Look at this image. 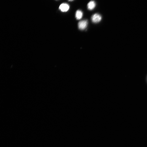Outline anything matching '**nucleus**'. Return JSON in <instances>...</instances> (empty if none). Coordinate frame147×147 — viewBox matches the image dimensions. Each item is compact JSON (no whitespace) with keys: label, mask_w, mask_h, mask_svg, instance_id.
<instances>
[{"label":"nucleus","mask_w":147,"mask_h":147,"mask_svg":"<svg viewBox=\"0 0 147 147\" xmlns=\"http://www.w3.org/2000/svg\"><path fill=\"white\" fill-rule=\"evenodd\" d=\"M96 6L95 2L94 1H91L88 4L87 7L89 10H92L95 8Z\"/></svg>","instance_id":"4"},{"label":"nucleus","mask_w":147,"mask_h":147,"mask_svg":"<svg viewBox=\"0 0 147 147\" xmlns=\"http://www.w3.org/2000/svg\"><path fill=\"white\" fill-rule=\"evenodd\" d=\"M102 19V17L98 13H95L92 16L91 20L94 23H97L100 22Z\"/></svg>","instance_id":"1"},{"label":"nucleus","mask_w":147,"mask_h":147,"mask_svg":"<svg viewBox=\"0 0 147 147\" xmlns=\"http://www.w3.org/2000/svg\"><path fill=\"white\" fill-rule=\"evenodd\" d=\"M75 16L77 20H80L83 16V13L81 11L78 10L76 12Z\"/></svg>","instance_id":"5"},{"label":"nucleus","mask_w":147,"mask_h":147,"mask_svg":"<svg viewBox=\"0 0 147 147\" xmlns=\"http://www.w3.org/2000/svg\"><path fill=\"white\" fill-rule=\"evenodd\" d=\"M88 24V21L84 20L79 22L78 24V26L79 28V29L83 30L86 28Z\"/></svg>","instance_id":"2"},{"label":"nucleus","mask_w":147,"mask_h":147,"mask_svg":"<svg viewBox=\"0 0 147 147\" xmlns=\"http://www.w3.org/2000/svg\"><path fill=\"white\" fill-rule=\"evenodd\" d=\"M70 8V6L68 4L63 3L61 4L59 7V9L63 12H66L68 11Z\"/></svg>","instance_id":"3"},{"label":"nucleus","mask_w":147,"mask_h":147,"mask_svg":"<svg viewBox=\"0 0 147 147\" xmlns=\"http://www.w3.org/2000/svg\"><path fill=\"white\" fill-rule=\"evenodd\" d=\"M68 1H69L71 2V1H73L74 0H68Z\"/></svg>","instance_id":"6"}]
</instances>
